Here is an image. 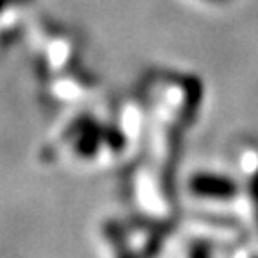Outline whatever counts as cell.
I'll list each match as a JSON object with an SVG mask.
<instances>
[{
	"label": "cell",
	"instance_id": "cell-1",
	"mask_svg": "<svg viewBox=\"0 0 258 258\" xmlns=\"http://www.w3.org/2000/svg\"><path fill=\"white\" fill-rule=\"evenodd\" d=\"M190 190L198 198L230 199L237 194V185L230 177L219 176V174H198L190 181Z\"/></svg>",
	"mask_w": 258,
	"mask_h": 258
}]
</instances>
